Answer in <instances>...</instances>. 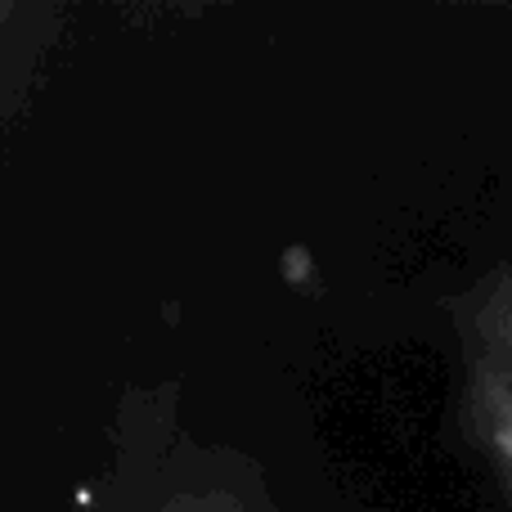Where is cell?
I'll use <instances>...</instances> for the list:
<instances>
[{
	"label": "cell",
	"instance_id": "2",
	"mask_svg": "<svg viewBox=\"0 0 512 512\" xmlns=\"http://www.w3.org/2000/svg\"><path fill=\"white\" fill-rule=\"evenodd\" d=\"M135 504L131 512H279L261 468L221 445H185Z\"/></svg>",
	"mask_w": 512,
	"mask_h": 512
},
{
	"label": "cell",
	"instance_id": "3",
	"mask_svg": "<svg viewBox=\"0 0 512 512\" xmlns=\"http://www.w3.org/2000/svg\"><path fill=\"white\" fill-rule=\"evenodd\" d=\"M18 14H23V9H18V5H0V27H5V23H14Z\"/></svg>",
	"mask_w": 512,
	"mask_h": 512
},
{
	"label": "cell",
	"instance_id": "1",
	"mask_svg": "<svg viewBox=\"0 0 512 512\" xmlns=\"http://www.w3.org/2000/svg\"><path fill=\"white\" fill-rule=\"evenodd\" d=\"M459 342V423L490 463L512 512V261L490 265L450 301Z\"/></svg>",
	"mask_w": 512,
	"mask_h": 512
}]
</instances>
